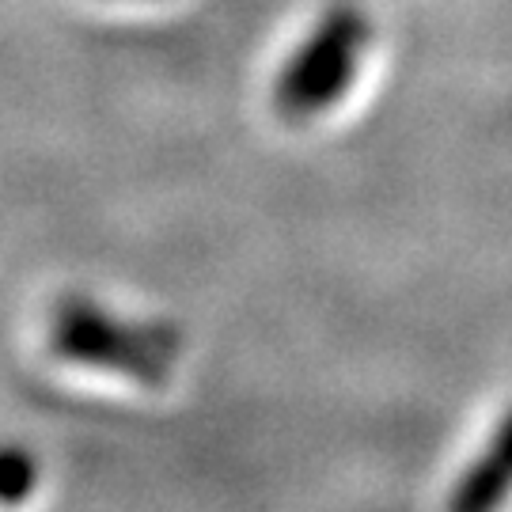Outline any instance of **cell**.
Returning a JSON list of instances; mask_svg holds the SVG:
<instances>
[{
    "instance_id": "6da1fadb",
    "label": "cell",
    "mask_w": 512,
    "mask_h": 512,
    "mask_svg": "<svg viewBox=\"0 0 512 512\" xmlns=\"http://www.w3.org/2000/svg\"><path fill=\"white\" fill-rule=\"evenodd\" d=\"M50 353L57 361L129 376L145 387H160L179 357V334L171 327L129 323L99 308L88 296H61L50 315Z\"/></svg>"
},
{
    "instance_id": "3957f363",
    "label": "cell",
    "mask_w": 512,
    "mask_h": 512,
    "mask_svg": "<svg viewBox=\"0 0 512 512\" xmlns=\"http://www.w3.org/2000/svg\"><path fill=\"white\" fill-rule=\"evenodd\" d=\"M512 497V410L448 494V512H501Z\"/></svg>"
},
{
    "instance_id": "277c9868",
    "label": "cell",
    "mask_w": 512,
    "mask_h": 512,
    "mask_svg": "<svg viewBox=\"0 0 512 512\" xmlns=\"http://www.w3.org/2000/svg\"><path fill=\"white\" fill-rule=\"evenodd\" d=\"M35 482L38 467L23 448H4L0 452V505H19L23 497H31Z\"/></svg>"
},
{
    "instance_id": "7a4b0ae2",
    "label": "cell",
    "mask_w": 512,
    "mask_h": 512,
    "mask_svg": "<svg viewBox=\"0 0 512 512\" xmlns=\"http://www.w3.org/2000/svg\"><path fill=\"white\" fill-rule=\"evenodd\" d=\"M372 42V23L353 4H334L311 27V35L293 50L277 73L274 107L289 122H308L342 103L357 80V69Z\"/></svg>"
}]
</instances>
